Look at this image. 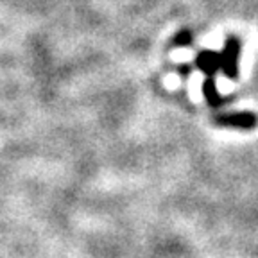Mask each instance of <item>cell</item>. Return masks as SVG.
Wrapping results in <instances>:
<instances>
[{
	"label": "cell",
	"instance_id": "1",
	"mask_svg": "<svg viewBox=\"0 0 258 258\" xmlns=\"http://www.w3.org/2000/svg\"><path fill=\"white\" fill-rule=\"evenodd\" d=\"M242 43L237 36L226 38L224 48L221 54V70L228 79L235 81L238 77V57H240Z\"/></svg>",
	"mask_w": 258,
	"mask_h": 258
},
{
	"label": "cell",
	"instance_id": "2",
	"mask_svg": "<svg viewBox=\"0 0 258 258\" xmlns=\"http://www.w3.org/2000/svg\"><path fill=\"white\" fill-rule=\"evenodd\" d=\"M215 124L222 125V127H238V129H251L256 127L258 117L253 111H233V113H222L215 117Z\"/></svg>",
	"mask_w": 258,
	"mask_h": 258
},
{
	"label": "cell",
	"instance_id": "3",
	"mask_svg": "<svg viewBox=\"0 0 258 258\" xmlns=\"http://www.w3.org/2000/svg\"><path fill=\"white\" fill-rule=\"evenodd\" d=\"M196 67L206 77H215V74L221 70V54L214 50H201L196 57Z\"/></svg>",
	"mask_w": 258,
	"mask_h": 258
},
{
	"label": "cell",
	"instance_id": "4",
	"mask_svg": "<svg viewBox=\"0 0 258 258\" xmlns=\"http://www.w3.org/2000/svg\"><path fill=\"white\" fill-rule=\"evenodd\" d=\"M203 95L208 101V104L212 108H219V106L226 104V97H222L217 90V83H215V77H206L205 83H203Z\"/></svg>",
	"mask_w": 258,
	"mask_h": 258
},
{
	"label": "cell",
	"instance_id": "5",
	"mask_svg": "<svg viewBox=\"0 0 258 258\" xmlns=\"http://www.w3.org/2000/svg\"><path fill=\"white\" fill-rule=\"evenodd\" d=\"M194 41V36L192 32L188 31V29H183V31H179L176 34V36L172 38V47H190Z\"/></svg>",
	"mask_w": 258,
	"mask_h": 258
},
{
	"label": "cell",
	"instance_id": "6",
	"mask_svg": "<svg viewBox=\"0 0 258 258\" xmlns=\"http://www.w3.org/2000/svg\"><path fill=\"white\" fill-rule=\"evenodd\" d=\"M177 70H179V76H181L183 79H186V77L190 76V72H192V67H190V64H181Z\"/></svg>",
	"mask_w": 258,
	"mask_h": 258
}]
</instances>
